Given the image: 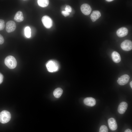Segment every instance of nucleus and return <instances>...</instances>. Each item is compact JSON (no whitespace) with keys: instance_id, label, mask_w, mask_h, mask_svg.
<instances>
[{"instance_id":"1","label":"nucleus","mask_w":132,"mask_h":132,"mask_svg":"<svg viewBox=\"0 0 132 132\" xmlns=\"http://www.w3.org/2000/svg\"><path fill=\"white\" fill-rule=\"evenodd\" d=\"M46 66L48 71L50 72L57 71L59 68L58 62L55 60H51L48 61L46 64Z\"/></svg>"},{"instance_id":"2","label":"nucleus","mask_w":132,"mask_h":132,"mask_svg":"<svg viewBox=\"0 0 132 132\" xmlns=\"http://www.w3.org/2000/svg\"><path fill=\"white\" fill-rule=\"evenodd\" d=\"M4 63L10 69L15 68L17 65V62L15 58L13 56H8L5 58Z\"/></svg>"},{"instance_id":"3","label":"nucleus","mask_w":132,"mask_h":132,"mask_svg":"<svg viewBox=\"0 0 132 132\" xmlns=\"http://www.w3.org/2000/svg\"><path fill=\"white\" fill-rule=\"evenodd\" d=\"M11 118V114L7 111L4 110L0 113V122L2 123L8 122L10 121Z\"/></svg>"},{"instance_id":"4","label":"nucleus","mask_w":132,"mask_h":132,"mask_svg":"<svg viewBox=\"0 0 132 132\" xmlns=\"http://www.w3.org/2000/svg\"><path fill=\"white\" fill-rule=\"evenodd\" d=\"M42 21L44 26L47 28H50L52 25V21L51 18L47 16H43L42 18Z\"/></svg>"},{"instance_id":"5","label":"nucleus","mask_w":132,"mask_h":132,"mask_svg":"<svg viewBox=\"0 0 132 132\" xmlns=\"http://www.w3.org/2000/svg\"><path fill=\"white\" fill-rule=\"evenodd\" d=\"M121 47L124 50L128 51L131 50L132 49V42L130 40H125L121 44Z\"/></svg>"},{"instance_id":"6","label":"nucleus","mask_w":132,"mask_h":132,"mask_svg":"<svg viewBox=\"0 0 132 132\" xmlns=\"http://www.w3.org/2000/svg\"><path fill=\"white\" fill-rule=\"evenodd\" d=\"M16 28V25L13 21L10 20L8 21L6 25V30L9 33L14 31Z\"/></svg>"},{"instance_id":"7","label":"nucleus","mask_w":132,"mask_h":132,"mask_svg":"<svg viewBox=\"0 0 132 132\" xmlns=\"http://www.w3.org/2000/svg\"><path fill=\"white\" fill-rule=\"evenodd\" d=\"M130 77L127 74H125L118 78L117 80L118 83L121 85H123L127 84L129 81Z\"/></svg>"},{"instance_id":"8","label":"nucleus","mask_w":132,"mask_h":132,"mask_svg":"<svg viewBox=\"0 0 132 132\" xmlns=\"http://www.w3.org/2000/svg\"><path fill=\"white\" fill-rule=\"evenodd\" d=\"M80 9L82 12L86 15L89 14L92 10L90 6L87 3H84L82 4L81 6Z\"/></svg>"},{"instance_id":"9","label":"nucleus","mask_w":132,"mask_h":132,"mask_svg":"<svg viewBox=\"0 0 132 132\" xmlns=\"http://www.w3.org/2000/svg\"><path fill=\"white\" fill-rule=\"evenodd\" d=\"M109 128L112 131H115L117 128V125L115 120L113 118H109L108 120Z\"/></svg>"},{"instance_id":"10","label":"nucleus","mask_w":132,"mask_h":132,"mask_svg":"<svg viewBox=\"0 0 132 132\" xmlns=\"http://www.w3.org/2000/svg\"><path fill=\"white\" fill-rule=\"evenodd\" d=\"M128 106V104L125 102H122L119 105L118 111L120 114L124 113L127 110Z\"/></svg>"},{"instance_id":"11","label":"nucleus","mask_w":132,"mask_h":132,"mask_svg":"<svg viewBox=\"0 0 132 132\" xmlns=\"http://www.w3.org/2000/svg\"><path fill=\"white\" fill-rule=\"evenodd\" d=\"M128 33V29L124 27H121L118 29L117 31V35L119 37H122L127 35Z\"/></svg>"},{"instance_id":"12","label":"nucleus","mask_w":132,"mask_h":132,"mask_svg":"<svg viewBox=\"0 0 132 132\" xmlns=\"http://www.w3.org/2000/svg\"><path fill=\"white\" fill-rule=\"evenodd\" d=\"M84 102L86 105L93 107L96 104V101L94 98L92 97H87L84 99Z\"/></svg>"},{"instance_id":"13","label":"nucleus","mask_w":132,"mask_h":132,"mask_svg":"<svg viewBox=\"0 0 132 132\" xmlns=\"http://www.w3.org/2000/svg\"><path fill=\"white\" fill-rule=\"evenodd\" d=\"M101 16V14L98 11H93L90 15V18L93 22H95Z\"/></svg>"},{"instance_id":"14","label":"nucleus","mask_w":132,"mask_h":132,"mask_svg":"<svg viewBox=\"0 0 132 132\" xmlns=\"http://www.w3.org/2000/svg\"><path fill=\"white\" fill-rule=\"evenodd\" d=\"M111 55L113 60L115 63H118L121 61V56L117 52L115 51L113 52Z\"/></svg>"},{"instance_id":"15","label":"nucleus","mask_w":132,"mask_h":132,"mask_svg":"<svg viewBox=\"0 0 132 132\" xmlns=\"http://www.w3.org/2000/svg\"><path fill=\"white\" fill-rule=\"evenodd\" d=\"M15 21L18 22H21L24 20V17L22 12L20 11L17 12L14 18Z\"/></svg>"},{"instance_id":"16","label":"nucleus","mask_w":132,"mask_h":132,"mask_svg":"<svg viewBox=\"0 0 132 132\" xmlns=\"http://www.w3.org/2000/svg\"><path fill=\"white\" fill-rule=\"evenodd\" d=\"M63 93L62 88H58L55 89L54 91L53 94L54 97L56 98H59Z\"/></svg>"},{"instance_id":"17","label":"nucleus","mask_w":132,"mask_h":132,"mask_svg":"<svg viewBox=\"0 0 132 132\" xmlns=\"http://www.w3.org/2000/svg\"><path fill=\"white\" fill-rule=\"evenodd\" d=\"M37 2L38 5L43 7L47 6L49 4V0H38Z\"/></svg>"},{"instance_id":"18","label":"nucleus","mask_w":132,"mask_h":132,"mask_svg":"<svg viewBox=\"0 0 132 132\" xmlns=\"http://www.w3.org/2000/svg\"><path fill=\"white\" fill-rule=\"evenodd\" d=\"M24 33L26 37L29 38L31 37V29L29 27L27 26L25 28Z\"/></svg>"},{"instance_id":"19","label":"nucleus","mask_w":132,"mask_h":132,"mask_svg":"<svg viewBox=\"0 0 132 132\" xmlns=\"http://www.w3.org/2000/svg\"><path fill=\"white\" fill-rule=\"evenodd\" d=\"M99 132H108L107 127L104 125L101 126L100 128Z\"/></svg>"},{"instance_id":"20","label":"nucleus","mask_w":132,"mask_h":132,"mask_svg":"<svg viewBox=\"0 0 132 132\" xmlns=\"http://www.w3.org/2000/svg\"><path fill=\"white\" fill-rule=\"evenodd\" d=\"M5 27L4 21L2 19H0V30H3Z\"/></svg>"},{"instance_id":"21","label":"nucleus","mask_w":132,"mask_h":132,"mask_svg":"<svg viewBox=\"0 0 132 132\" xmlns=\"http://www.w3.org/2000/svg\"><path fill=\"white\" fill-rule=\"evenodd\" d=\"M65 11L69 13L71 12L72 11V9L71 7L68 5H66L65 8Z\"/></svg>"},{"instance_id":"22","label":"nucleus","mask_w":132,"mask_h":132,"mask_svg":"<svg viewBox=\"0 0 132 132\" xmlns=\"http://www.w3.org/2000/svg\"><path fill=\"white\" fill-rule=\"evenodd\" d=\"M62 14L64 16L66 17L69 15L70 13L65 11H62Z\"/></svg>"},{"instance_id":"23","label":"nucleus","mask_w":132,"mask_h":132,"mask_svg":"<svg viewBox=\"0 0 132 132\" xmlns=\"http://www.w3.org/2000/svg\"><path fill=\"white\" fill-rule=\"evenodd\" d=\"M4 41V39L3 36L0 34V44H3Z\"/></svg>"},{"instance_id":"24","label":"nucleus","mask_w":132,"mask_h":132,"mask_svg":"<svg viewBox=\"0 0 132 132\" xmlns=\"http://www.w3.org/2000/svg\"><path fill=\"white\" fill-rule=\"evenodd\" d=\"M3 79V75L0 73V84L2 82Z\"/></svg>"},{"instance_id":"25","label":"nucleus","mask_w":132,"mask_h":132,"mask_svg":"<svg viewBox=\"0 0 132 132\" xmlns=\"http://www.w3.org/2000/svg\"><path fill=\"white\" fill-rule=\"evenodd\" d=\"M124 132H132V130L130 129H127L125 130Z\"/></svg>"},{"instance_id":"26","label":"nucleus","mask_w":132,"mask_h":132,"mask_svg":"<svg viewBox=\"0 0 132 132\" xmlns=\"http://www.w3.org/2000/svg\"><path fill=\"white\" fill-rule=\"evenodd\" d=\"M130 85L131 87L132 88V81H131L130 83Z\"/></svg>"},{"instance_id":"27","label":"nucleus","mask_w":132,"mask_h":132,"mask_svg":"<svg viewBox=\"0 0 132 132\" xmlns=\"http://www.w3.org/2000/svg\"><path fill=\"white\" fill-rule=\"evenodd\" d=\"M106 1L108 2H111L112 1H113V0H106Z\"/></svg>"}]
</instances>
